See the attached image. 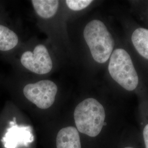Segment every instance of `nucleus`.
<instances>
[{
	"mask_svg": "<svg viewBox=\"0 0 148 148\" xmlns=\"http://www.w3.org/2000/svg\"><path fill=\"white\" fill-rule=\"evenodd\" d=\"M74 119L79 132L95 137L104 125L106 112L103 106L94 98H87L76 107Z\"/></svg>",
	"mask_w": 148,
	"mask_h": 148,
	"instance_id": "f257e3e1",
	"label": "nucleus"
},
{
	"mask_svg": "<svg viewBox=\"0 0 148 148\" xmlns=\"http://www.w3.org/2000/svg\"><path fill=\"white\" fill-rule=\"evenodd\" d=\"M84 36L94 60L106 63L111 56L115 42L105 24L99 20L90 21L85 27Z\"/></svg>",
	"mask_w": 148,
	"mask_h": 148,
	"instance_id": "f03ea898",
	"label": "nucleus"
},
{
	"mask_svg": "<svg viewBox=\"0 0 148 148\" xmlns=\"http://www.w3.org/2000/svg\"><path fill=\"white\" fill-rule=\"evenodd\" d=\"M108 70L111 77L125 90H135L139 82L138 76L132 59L126 51L116 49L111 54Z\"/></svg>",
	"mask_w": 148,
	"mask_h": 148,
	"instance_id": "7ed1b4c3",
	"label": "nucleus"
},
{
	"mask_svg": "<svg viewBox=\"0 0 148 148\" xmlns=\"http://www.w3.org/2000/svg\"><path fill=\"white\" fill-rule=\"evenodd\" d=\"M57 91V85L49 80L28 84L23 90L27 99L42 109H46L53 105Z\"/></svg>",
	"mask_w": 148,
	"mask_h": 148,
	"instance_id": "20e7f679",
	"label": "nucleus"
},
{
	"mask_svg": "<svg viewBox=\"0 0 148 148\" xmlns=\"http://www.w3.org/2000/svg\"><path fill=\"white\" fill-rule=\"evenodd\" d=\"M22 65L27 69L37 74H47L52 69L53 64L46 47L39 45L33 53L26 51L21 56Z\"/></svg>",
	"mask_w": 148,
	"mask_h": 148,
	"instance_id": "39448f33",
	"label": "nucleus"
},
{
	"mask_svg": "<svg viewBox=\"0 0 148 148\" xmlns=\"http://www.w3.org/2000/svg\"><path fill=\"white\" fill-rule=\"evenodd\" d=\"M33 137L28 127H18L13 126L8 130L3 142L5 148H16L18 145L31 143Z\"/></svg>",
	"mask_w": 148,
	"mask_h": 148,
	"instance_id": "423d86ee",
	"label": "nucleus"
},
{
	"mask_svg": "<svg viewBox=\"0 0 148 148\" xmlns=\"http://www.w3.org/2000/svg\"><path fill=\"white\" fill-rule=\"evenodd\" d=\"M57 148H81L78 130L73 126L61 129L56 139Z\"/></svg>",
	"mask_w": 148,
	"mask_h": 148,
	"instance_id": "0eeeda50",
	"label": "nucleus"
},
{
	"mask_svg": "<svg viewBox=\"0 0 148 148\" xmlns=\"http://www.w3.org/2000/svg\"><path fill=\"white\" fill-rule=\"evenodd\" d=\"M32 2L37 14L43 18L52 17L58 8L59 1L57 0H33Z\"/></svg>",
	"mask_w": 148,
	"mask_h": 148,
	"instance_id": "6e6552de",
	"label": "nucleus"
},
{
	"mask_svg": "<svg viewBox=\"0 0 148 148\" xmlns=\"http://www.w3.org/2000/svg\"><path fill=\"white\" fill-rule=\"evenodd\" d=\"M133 44L142 57L148 59V30L138 28L133 32L132 35Z\"/></svg>",
	"mask_w": 148,
	"mask_h": 148,
	"instance_id": "1a4fd4ad",
	"label": "nucleus"
},
{
	"mask_svg": "<svg viewBox=\"0 0 148 148\" xmlns=\"http://www.w3.org/2000/svg\"><path fill=\"white\" fill-rule=\"evenodd\" d=\"M18 43V37L14 32L0 25V51H10Z\"/></svg>",
	"mask_w": 148,
	"mask_h": 148,
	"instance_id": "9d476101",
	"label": "nucleus"
},
{
	"mask_svg": "<svg viewBox=\"0 0 148 148\" xmlns=\"http://www.w3.org/2000/svg\"><path fill=\"white\" fill-rule=\"evenodd\" d=\"M66 5L70 9L75 11H81L86 8L92 2L91 0H66Z\"/></svg>",
	"mask_w": 148,
	"mask_h": 148,
	"instance_id": "9b49d317",
	"label": "nucleus"
},
{
	"mask_svg": "<svg viewBox=\"0 0 148 148\" xmlns=\"http://www.w3.org/2000/svg\"><path fill=\"white\" fill-rule=\"evenodd\" d=\"M143 137L146 148H148V124L145 126L143 130Z\"/></svg>",
	"mask_w": 148,
	"mask_h": 148,
	"instance_id": "f8f14e48",
	"label": "nucleus"
},
{
	"mask_svg": "<svg viewBox=\"0 0 148 148\" xmlns=\"http://www.w3.org/2000/svg\"><path fill=\"white\" fill-rule=\"evenodd\" d=\"M132 148V147H126V148Z\"/></svg>",
	"mask_w": 148,
	"mask_h": 148,
	"instance_id": "ddd939ff",
	"label": "nucleus"
}]
</instances>
